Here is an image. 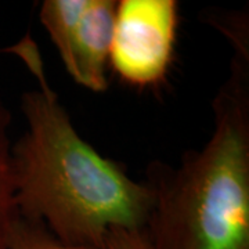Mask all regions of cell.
<instances>
[{
	"label": "cell",
	"instance_id": "6da1fadb",
	"mask_svg": "<svg viewBox=\"0 0 249 249\" xmlns=\"http://www.w3.org/2000/svg\"><path fill=\"white\" fill-rule=\"evenodd\" d=\"M3 52L17 55L37 80L22 94L28 127L11 150L18 216L71 247L98 249L111 229L144 230L154 206L151 184L133 180L80 137L31 36Z\"/></svg>",
	"mask_w": 249,
	"mask_h": 249
},
{
	"label": "cell",
	"instance_id": "277c9868",
	"mask_svg": "<svg viewBox=\"0 0 249 249\" xmlns=\"http://www.w3.org/2000/svg\"><path fill=\"white\" fill-rule=\"evenodd\" d=\"M115 10L114 0H46L40 6V22L67 72L93 91L108 88Z\"/></svg>",
	"mask_w": 249,
	"mask_h": 249
},
{
	"label": "cell",
	"instance_id": "3957f363",
	"mask_svg": "<svg viewBox=\"0 0 249 249\" xmlns=\"http://www.w3.org/2000/svg\"><path fill=\"white\" fill-rule=\"evenodd\" d=\"M178 27L175 0L116 1L108 65L136 88H155L169 72Z\"/></svg>",
	"mask_w": 249,
	"mask_h": 249
},
{
	"label": "cell",
	"instance_id": "52a82bcc",
	"mask_svg": "<svg viewBox=\"0 0 249 249\" xmlns=\"http://www.w3.org/2000/svg\"><path fill=\"white\" fill-rule=\"evenodd\" d=\"M98 249H152L145 230L111 229Z\"/></svg>",
	"mask_w": 249,
	"mask_h": 249
},
{
	"label": "cell",
	"instance_id": "8992f818",
	"mask_svg": "<svg viewBox=\"0 0 249 249\" xmlns=\"http://www.w3.org/2000/svg\"><path fill=\"white\" fill-rule=\"evenodd\" d=\"M7 249H94L88 247H71L58 241L43 224L18 219L10 235Z\"/></svg>",
	"mask_w": 249,
	"mask_h": 249
},
{
	"label": "cell",
	"instance_id": "7a4b0ae2",
	"mask_svg": "<svg viewBox=\"0 0 249 249\" xmlns=\"http://www.w3.org/2000/svg\"><path fill=\"white\" fill-rule=\"evenodd\" d=\"M214 130L178 169L150 172L152 249H249V52L235 50L213 100Z\"/></svg>",
	"mask_w": 249,
	"mask_h": 249
},
{
	"label": "cell",
	"instance_id": "5b68a950",
	"mask_svg": "<svg viewBox=\"0 0 249 249\" xmlns=\"http://www.w3.org/2000/svg\"><path fill=\"white\" fill-rule=\"evenodd\" d=\"M10 126L11 114L0 97V249H7L10 235L19 219L14 204Z\"/></svg>",
	"mask_w": 249,
	"mask_h": 249
}]
</instances>
